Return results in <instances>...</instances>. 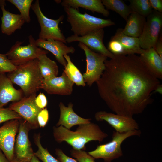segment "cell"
Here are the masks:
<instances>
[{
    "label": "cell",
    "mask_w": 162,
    "mask_h": 162,
    "mask_svg": "<svg viewBox=\"0 0 162 162\" xmlns=\"http://www.w3.org/2000/svg\"><path fill=\"white\" fill-rule=\"evenodd\" d=\"M67 21L74 35L83 36L95 30L115 25L110 19L96 17L86 13L82 14L76 9L64 7Z\"/></svg>",
    "instance_id": "obj_4"
},
{
    "label": "cell",
    "mask_w": 162,
    "mask_h": 162,
    "mask_svg": "<svg viewBox=\"0 0 162 162\" xmlns=\"http://www.w3.org/2000/svg\"><path fill=\"white\" fill-rule=\"evenodd\" d=\"M29 44L22 46V42L17 41L6 54L8 59L15 66H19L37 59L41 55L47 54L48 51L38 47L33 36L28 37Z\"/></svg>",
    "instance_id": "obj_6"
},
{
    "label": "cell",
    "mask_w": 162,
    "mask_h": 162,
    "mask_svg": "<svg viewBox=\"0 0 162 162\" xmlns=\"http://www.w3.org/2000/svg\"><path fill=\"white\" fill-rule=\"evenodd\" d=\"M36 43L38 47L51 52L58 62L64 67L67 62L64 56L73 53L75 51L73 46H68L61 41L52 39L44 40L38 38L36 40Z\"/></svg>",
    "instance_id": "obj_16"
},
{
    "label": "cell",
    "mask_w": 162,
    "mask_h": 162,
    "mask_svg": "<svg viewBox=\"0 0 162 162\" xmlns=\"http://www.w3.org/2000/svg\"><path fill=\"white\" fill-rule=\"evenodd\" d=\"M104 31L103 28L92 31L83 36L74 35L68 37L66 38V43L75 41L81 42L91 50L104 55L110 58L115 56L104 45L103 38Z\"/></svg>",
    "instance_id": "obj_12"
},
{
    "label": "cell",
    "mask_w": 162,
    "mask_h": 162,
    "mask_svg": "<svg viewBox=\"0 0 162 162\" xmlns=\"http://www.w3.org/2000/svg\"><path fill=\"white\" fill-rule=\"evenodd\" d=\"M105 64L96 82L102 99L116 114L133 117L142 113L152 102L159 79L135 54L115 56Z\"/></svg>",
    "instance_id": "obj_1"
},
{
    "label": "cell",
    "mask_w": 162,
    "mask_h": 162,
    "mask_svg": "<svg viewBox=\"0 0 162 162\" xmlns=\"http://www.w3.org/2000/svg\"><path fill=\"white\" fill-rule=\"evenodd\" d=\"M149 1L153 10L162 13V0H149Z\"/></svg>",
    "instance_id": "obj_37"
},
{
    "label": "cell",
    "mask_w": 162,
    "mask_h": 162,
    "mask_svg": "<svg viewBox=\"0 0 162 162\" xmlns=\"http://www.w3.org/2000/svg\"><path fill=\"white\" fill-rule=\"evenodd\" d=\"M35 102L38 106L41 109L45 108L47 104V100L46 96L44 93L41 92L36 97Z\"/></svg>",
    "instance_id": "obj_36"
},
{
    "label": "cell",
    "mask_w": 162,
    "mask_h": 162,
    "mask_svg": "<svg viewBox=\"0 0 162 162\" xmlns=\"http://www.w3.org/2000/svg\"><path fill=\"white\" fill-rule=\"evenodd\" d=\"M102 3L107 10L113 11L126 21L132 12L130 7L122 0H102Z\"/></svg>",
    "instance_id": "obj_25"
},
{
    "label": "cell",
    "mask_w": 162,
    "mask_h": 162,
    "mask_svg": "<svg viewBox=\"0 0 162 162\" xmlns=\"http://www.w3.org/2000/svg\"><path fill=\"white\" fill-rule=\"evenodd\" d=\"M19 122L18 133L14 146L15 157L19 159H31L34 155L28 137V132L32 128L23 119L19 120Z\"/></svg>",
    "instance_id": "obj_14"
},
{
    "label": "cell",
    "mask_w": 162,
    "mask_h": 162,
    "mask_svg": "<svg viewBox=\"0 0 162 162\" xmlns=\"http://www.w3.org/2000/svg\"><path fill=\"white\" fill-rule=\"evenodd\" d=\"M30 162H40L38 159L34 155L31 158Z\"/></svg>",
    "instance_id": "obj_42"
},
{
    "label": "cell",
    "mask_w": 162,
    "mask_h": 162,
    "mask_svg": "<svg viewBox=\"0 0 162 162\" xmlns=\"http://www.w3.org/2000/svg\"><path fill=\"white\" fill-rule=\"evenodd\" d=\"M141 133L139 129L122 133L114 131L111 141L98 146L94 150L88 153L95 159L102 158L105 162H111L123 155L121 145L125 140L132 136H140Z\"/></svg>",
    "instance_id": "obj_5"
},
{
    "label": "cell",
    "mask_w": 162,
    "mask_h": 162,
    "mask_svg": "<svg viewBox=\"0 0 162 162\" xmlns=\"http://www.w3.org/2000/svg\"><path fill=\"white\" fill-rule=\"evenodd\" d=\"M16 66L8 59L6 54L0 53V72L10 73L16 70Z\"/></svg>",
    "instance_id": "obj_33"
},
{
    "label": "cell",
    "mask_w": 162,
    "mask_h": 162,
    "mask_svg": "<svg viewBox=\"0 0 162 162\" xmlns=\"http://www.w3.org/2000/svg\"><path fill=\"white\" fill-rule=\"evenodd\" d=\"M111 38L118 40L123 46L127 55L140 54L141 49L138 38L127 35L122 32V28H118Z\"/></svg>",
    "instance_id": "obj_23"
},
{
    "label": "cell",
    "mask_w": 162,
    "mask_h": 162,
    "mask_svg": "<svg viewBox=\"0 0 162 162\" xmlns=\"http://www.w3.org/2000/svg\"><path fill=\"white\" fill-rule=\"evenodd\" d=\"M53 129V136L56 142H66L77 150H84L87 142L93 140L102 142L108 136L97 124L91 122L79 125L75 131L62 125L54 126Z\"/></svg>",
    "instance_id": "obj_2"
},
{
    "label": "cell",
    "mask_w": 162,
    "mask_h": 162,
    "mask_svg": "<svg viewBox=\"0 0 162 162\" xmlns=\"http://www.w3.org/2000/svg\"><path fill=\"white\" fill-rule=\"evenodd\" d=\"M31 159H19L15 157L14 160L11 162H30Z\"/></svg>",
    "instance_id": "obj_40"
},
{
    "label": "cell",
    "mask_w": 162,
    "mask_h": 162,
    "mask_svg": "<svg viewBox=\"0 0 162 162\" xmlns=\"http://www.w3.org/2000/svg\"><path fill=\"white\" fill-rule=\"evenodd\" d=\"M95 118L98 121H105L120 133L139 129L138 123L133 117L122 116L105 111L97 112Z\"/></svg>",
    "instance_id": "obj_13"
},
{
    "label": "cell",
    "mask_w": 162,
    "mask_h": 162,
    "mask_svg": "<svg viewBox=\"0 0 162 162\" xmlns=\"http://www.w3.org/2000/svg\"><path fill=\"white\" fill-rule=\"evenodd\" d=\"M56 154L57 156L58 159L60 162H77L76 160L66 155L59 148H56Z\"/></svg>",
    "instance_id": "obj_35"
},
{
    "label": "cell",
    "mask_w": 162,
    "mask_h": 162,
    "mask_svg": "<svg viewBox=\"0 0 162 162\" xmlns=\"http://www.w3.org/2000/svg\"><path fill=\"white\" fill-rule=\"evenodd\" d=\"M49 118V112L46 108L42 109L39 113L37 120L39 127H44L47 124Z\"/></svg>",
    "instance_id": "obj_34"
},
{
    "label": "cell",
    "mask_w": 162,
    "mask_h": 162,
    "mask_svg": "<svg viewBox=\"0 0 162 162\" xmlns=\"http://www.w3.org/2000/svg\"><path fill=\"white\" fill-rule=\"evenodd\" d=\"M31 8L35 14L40 26L39 39L44 40L52 39L66 43V38L59 27V23L64 19L63 15L61 16L56 20L46 17L40 9L38 0H36L32 5Z\"/></svg>",
    "instance_id": "obj_7"
},
{
    "label": "cell",
    "mask_w": 162,
    "mask_h": 162,
    "mask_svg": "<svg viewBox=\"0 0 162 162\" xmlns=\"http://www.w3.org/2000/svg\"><path fill=\"white\" fill-rule=\"evenodd\" d=\"M108 49L115 56L127 55L123 46L115 39L111 38L108 43Z\"/></svg>",
    "instance_id": "obj_31"
},
{
    "label": "cell",
    "mask_w": 162,
    "mask_h": 162,
    "mask_svg": "<svg viewBox=\"0 0 162 162\" xmlns=\"http://www.w3.org/2000/svg\"><path fill=\"white\" fill-rule=\"evenodd\" d=\"M78 46L84 51L86 58V69L83 75L84 81L91 86L99 79L105 70L107 57L91 50L82 43L79 42Z\"/></svg>",
    "instance_id": "obj_8"
},
{
    "label": "cell",
    "mask_w": 162,
    "mask_h": 162,
    "mask_svg": "<svg viewBox=\"0 0 162 162\" xmlns=\"http://www.w3.org/2000/svg\"><path fill=\"white\" fill-rule=\"evenodd\" d=\"M162 27V13L153 10L147 17L142 32L138 38L141 48H154Z\"/></svg>",
    "instance_id": "obj_9"
},
{
    "label": "cell",
    "mask_w": 162,
    "mask_h": 162,
    "mask_svg": "<svg viewBox=\"0 0 162 162\" xmlns=\"http://www.w3.org/2000/svg\"><path fill=\"white\" fill-rule=\"evenodd\" d=\"M0 162H11L6 158L2 151L0 149Z\"/></svg>",
    "instance_id": "obj_39"
},
{
    "label": "cell",
    "mask_w": 162,
    "mask_h": 162,
    "mask_svg": "<svg viewBox=\"0 0 162 162\" xmlns=\"http://www.w3.org/2000/svg\"><path fill=\"white\" fill-rule=\"evenodd\" d=\"M146 21V18L132 11L126 21V25L122 29L125 34L139 38L141 35Z\"/></svg>",
    "instance_id": "obj_22"
},
{
    "label": "cell",
    "mask_w": 162,
    "mask_h": 162,
    "mask_svg": "<svg viewBox=\"0 0 162 162\" xmlns=\"http://www.w3.org/2000/svg\"><path fill=\"white\" fill-rule=\"evenodd\" d=\"M70 152L71 155L76 158L78 162H95V159L84 150L73 148Z\"/></svg>",
    "instance_id": "obj_32"
},
{
    "label": "cell",
    "mask_w": 162,
    "mask_h": 162,
    "mask_svg": "<svg viewBox=\"0 0 162 162\" xmlns=\"http://www.w3.org/2000/svg\"><path fill=\"white\" fill-rule=\"evenodd\" d=\"M153 48L159 56L162 58V41L161 37V38L159 37Z\"/></svg>",
    "instance_id": "obj_38"
},
{
    "label": "cell",
    "mask_w": 162,
    "mask_h": 162,
    "mask_svg": "<svg viewBox=\"0 0 162 162\" xmlns=\"http://www.w3.org/2000/svg\"><path fill=\"white\" fill-rule=\"evenodd\" d=\"M139 56L147 69L158 79L162 78V58L153 47L141 49Z\"/></svg>",
    "instance_id": "obj_19"
},
{
    "label": "cell",
    "mask_w": 162,
    "mask_h": 162,
    "mask_svg": "<svg viewBox=\"0 0 162 162\" xmlns=\"http://www.w3.org/2000/svg\"><path fill=\"white\" fill-rule=\"evenodd\" d=\"M41 74L44 80L57 76L58 68L56 63L48 57L46 54L40 56L37 58Z\"/></svg>",
    "instance_id": "obj_24"
},
{
    "label": "cell",
    "mask_w": 162,
    "mask_h": 162,
    "mask_svg": "<svg viewBox=\"0 0 162 162\" xmlns=\"http://www.w3.org/2000/svg\"><path fill=\"white\" fill-rule=\"evenodd\" d=\"M16 66V70L8 73L7 76L13 84L21 88L24 96L36 94L40 89L43 79L38 67V59Z\"/></svg>",
    "instance_id": "obj_3"
},
{
    "label": "cell",
    "mask_w": 162,
    "mask_h": 162,
    "mask_svg": "<svg viewBox=\"0 0 162 162\" xmlns=\"http://www.w3.org/2000/svg\"><path fill=\"white\" fill-rule=\"evenodd\" d=\"M8 1L17 8L25 22L28 23L30 22L29 11L33 0H8Z\"/></svg>",
    "instance_id": "obj_29"
},
{
    "label": "cell",
    "mask_w": 162,
    "mask_h": 162,
    "mask_svg": "<svg viewBox=\"0 0 162 162\" xmlns=\"http://www.w3.org/2000/svg\"><path fill=\"white\" fill-rule=\"evenodd\" d=\"M154 91L155 92H158L160 94L162 93V86L160 84L156 87Z\"/></svg>",
    "instance_id": "obj_41"
},
{
    "label": "cell",
    "mask_w": 162,
    "mask_h": 162,
    "mask_svg": "<svg viewBox=\"0 0 162 162\" xmlns=\"http://www.w3.org/2000/svg\"><path fill=\"white\" fill-rule=\"evenodd\" d=\"M22 118L19 114L9 107L0 108V124L12 119Z\"/></svg>",
    "instance_id": "obj_30"
},
{
    "label": "cell",
    "mask_w": 162,
    "mask_h": 162,
    "mask_svg": "<svg viewBox=\"0 0 162 162\" xmlns=\"http://www.w3.org/2000/svg\"><path fill=\"white\" fill-rule=\"evenodd\" d=\"M64 7H71L76 9L81 8L108 16L110 13L105 8L101 0H64L61 3Z\"/></svg>",
    "instance_id": "obj_21"
},
{
    "label": "cell",
    "mask_w": 162,
    "mask_h": 162,
    "mask_svg": "<svg viewBox=\"0 0 162 162\" xmlns=\"http://www.w3.org/2000/svg\"><path fill=\"white\" fill-rule=\"evenodd\" d=\"M73 106L71 103L69 104L68 107L65 106L62 102L60 103V116L56 124V127L62 125L70 129L74 126L91 122L90 119L83 118L76 114L73 110Z\"/></svg>",
    "instance_id": "obj_18"
},
{
    "label": "cell",
    "mask_w": 162,
    "mask_h": 162,
    "mask_svg": "<svg viewBox=\"0 0 162 162\" xmlns=\"http://www.w3.org/2000/svg\"><path fill=\"white\" fill-rule=\"evenodd\" d=\"M4 5L0 6L2 13L1 17L2 32L10 35L16 30L20 29L25 22L20 14H15L6 10Z\"/></svg>",
    "instance_id": "obj_20"
},
{
    "label": "cell",
    "mask_w": 162,
    "mask_h": 162,
    "mask_svg": "<svg viewBox=\"0 0 162 162\" xmlns=\"http://www.w3.org/2000/svg\"><path fill=\"white\" fill-rule=\"evenodd\" d=\"M36 96V94L24 96L20 100L12 102L8 107L26 121L32 129H37L39 127L37 117L42 109L38 107L35 103Z\"/></svg>",
    "instance_id": "obj_10"
},
{
    "label": "cell",
    "mask_w": 162,
    "mask_h": 162,
    "mask_svg": "<svg viewBox=\"0 0 162 162\" xmlns=\"http://www.w3.org/2000/svg\"><path fill=\"white\" fill-rule=\"evenodd\" d=\"M24 96L21 89H16L5 73L0 72V108L10 101H18Z\"/></svg>",
    "instance_id": "obj_17"
},
{
    "label": "cell",
    "mask_w": 162,
    "mask_h": 162,
    "mask_svg": "<svg viewBox=\"0 0 162 162\" xmlns=\"http://www.w3.org/2000/svg\"><path fill=\"white\" fill-rule=\"evenodd\" d=\"M19 124V120L14 119L6 122L0 127V149L11 162L15 157V137Z\"/></svg>",
    "instance_id": "obj_11"
},
{
    "label": "cell",
    "mask_w": 162,
    "mask_h": 162,
    "mask_svg": "<svg viewBox=\"0 0 162 162\" xmlns=\"http://www.w3.org/2000/svg\"><path fill=\"white\" fill-rule=\"evenodd\" d=\"M40 134H35L34 135V141L38 148L37 152H34V155L43 162H60L50 153L47 148L43 147L40 142Z\"/></svg>",
    "instance_id": "obj_27"
},
{
    "label": "cell",
    "mask_w": 162,
    "mask_h": 162,
    "mask_svg": "<svg viewBox=\"0 0 162 162\" xmlns=\"http://www.w3.org/2000/svg\"><path fill=\"white\" fill-rule=\"evenodd\" d=\"M67 64L63 71L70 80L77 86H84L86 84L83 75L74 64L70 56L68 55L64 56Z\"/></svg>",
    "instance_id": "obj_26"
},
{
    "label": "cell",
    "mask_w": 162,
    "mask_h": 162,
    "mask_svg": "<svg viewBox=\"0 0 162 162\" xmlns=\"http://www.w3.org/2000/svg\"><path fill=\"white\" fill-rule=\"evenodd\" d=\"M5 4L4 0H0V6L2 5L5 6L6 5Z\"/></svg>",
    "instance_id": "obj_43"
},
{
    "label": "cell",
    "mask_w": 162,
    "mask_h": 162,
    "mask_svg": "<svg viewBox=\"0 0 162 162\" xmlns=\"http://www.w3.org/2000/svg\"><path fill=\"white\" fill-rule=\"evenodd\" d=\"M129 5L132 11L146 18L153 10L149 0H130Z\"/></svg>",
    "instance_id": "obj_28"
},
{
    "label": "cell",
    "mask_w": 162,
    "mask_h": 162,
    "mask_svg": "<svg viewBox=\"0 0 162 162\" xmlns=\"http://www.w3.org/2000/svg\"><path fill=\"white\" fill-rule=\"evenodd\" d=\"M74 84L63 71L60 76L46 80L43 79L40 89L50 94L70 95L72 93Z\"/></svg>",
    "instance_id": "obj_15"
}]
</instances>
